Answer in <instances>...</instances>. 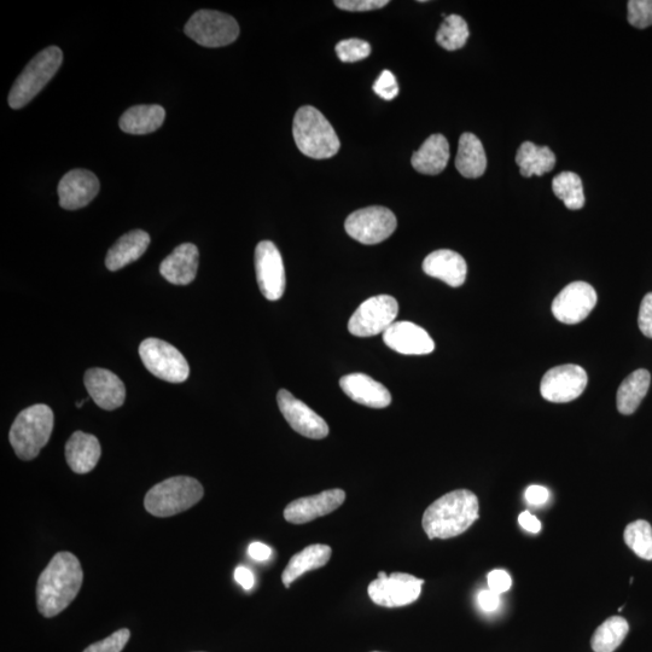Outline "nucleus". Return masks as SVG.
I'll use <instances>...</instances> for the list:
<instances>
[{"label":"nucleus","instance_id":"nucleus-1","mask_svg":"<svg viewBox=\"0 0 652 652\" xmlns=\"http://www.w3.org/2000/svg\"><path fill=\"white\" fill-rule=\"evenodd\" d=\"M83 568L71 552H58L40 574L37 604L40 614L54 617L72 604L83 585Z\"/></svg>","mask_w":652,"mask_h":652},{"label":"nucleus","instance_id":"nucleus-2","mask_svg":"<svg viewBox=\"0 0 652 652\" xmlns=\"http://www.w3.org/2000/svg\"><path fill=\"white\" fill-rule=\"evenodd\" d=\"M479 511L476 494L457 489L435 500L424 511L422 526L430 540L458 537L479 520Z\"/></svg>","mask_w":652,"mask_h":652},{"label":"nucleus","instance_id":"nucleus-3","mask_svg":"<svg viewBox=\"0 0 652 652\" xmlns=\"http://www.w3.org/2000/svg\"><path fill=\"white\" fill-rule=\"evenodd\" d=\"M296 147L314 160H326L339 153L341 143L334 127L318 109L306 106L296 112L293 125Z\"/></svg>","mask_w":652,"mask_h":652},{"label":"nucleus","instance_id":"nucleus-4","mask_svg":"<svg viewBox=\"0 0 652 652\" xmlns=\"http://www.w3.org/2000/svg\"><path fill=\"white\" fill-rule=\"evenodd\" d=\"M54 412L48 405L27 407L16 417L11 426L9 440L17 457L32 461L48 445L54 430Z\"/></svg>","mask_w":652,"mask_h":652},{"label":"nucleus","instance_id":"nucleus-5","mask_svg":"<svg viewBox=\"0 0 652 652\" xmlns=\"http://www.w3.org/2000/svg\"><path fill=\"white\" fill-rule=\"evenodd\" d=\"M201 483L189 476L171 477L150 489L144 505L149 514L171 517L192 508L203 498Z\"/></svg>","mask_w":652,"mask_h":652},{"label":"nucleus","instance_id":"nucleus-6","mask_svg":"<svg viewBox=\"0 0 652 652\" xmlns=\"http://www.w3.org/2000/svg\"><path fill=\"white\" fill-rule=\"evenodd\" d=\"M63 54L57 46L40 51L39 54L27 64L20 77L16 79L9 93V106L21 109L34 97L42 92L44 87L55 77L62 66Z\"/></svg>","mask_w":652,"mask_h":652},{"label":"nucleus","instance_id":"nucleus-7","mask_svg":"<svg viewBox=\"0 0 652 652\" xmlns=\"http://www.w3.org/2000/svg\"><path fill=\"white\" fill-rule=\"evenodd\" d=\"M184 31L186 36L206 48H223L240 36V26L234 17L214 10L197 11Z\"/></svg>","mask_w":652,"mask_h":652},{"label":"nucleus","instance_id":"nucleus-8","mask_svg":"<svg viewBox=\"0 0 652 652\" xmlns=\"http://www.w3.org/2000/svg\"><path fill=\"white\" fill-rule=\"evenodd\" d=\"M139 355L150 374L162 381L183 383L188 380V360L170 343L160 339H147L139 346Z\"/></svg>","mask_w":652,"mask_h":652},{"label":"nucleus","instance_id":"nucleus-9","mask_svg":"<svg viewBox=\"0 0 652 652\" xmlns=\"http://www.w3.org/2000/svg\"><path fill=\"white\" fill-rule=\"evenodd\" d=\"M398 301L390 295H378L363 302L349 319L348 330L354 336L372 337L386 333L395 323Z\"/></svg>","mask_w":652,"mask_h":652},{"label":"nucleus","instance_id":"nucleus-10","mask_svg":"<svg viewBox=\"0 0 652 652\" xmlns=\"http://www.w3.org/2000/svg\"><path fill=\"white\" fill-rule=\"evenodd\" d=\"M397 225V218L390 209L374 206L359 209L349 215L345 229L353 240L372 246L392 236Z\"/></svg>","mask_w":652,"mask_h":652},{"label":"nucleus","instance_id":"nucleus-11","mask_svg":"<svg viewBox=\"0 0 652 652\" xmlns=\"http://www.w3.org/2000/svg\"><path fill=\"white\" fill-rule=\"evenodd\" d=\"M424 580L405 573L387 576L381 572L369 585L371 601L384 608H399L415 603L422 593Z\"/></svg>","mask_w":652,"mask_h":652},{"label":"nucleus","instance_id":"nucleus-12","mask_svg":"<svg viewBox=\"0 0 652 652\" xmlns=\"http://www.w3.org/2000/svg\"><path fill=\"white\" fill-rule=\"evenodd\" d=\"M589 383V376L579 365L556 366L546 372L540 384V393L550 403L564 404L578 399Z\"/></svg>","mask_w":652,"mask_h":652},{"label":"nucleus","instance_id":"nucleus-13","mask_svg":"<svg viewBox=\"0 0 652 652\" xmlns=\"http://www.w3.org/2000/svg\"><path fill=\"white\" fill-rule=\"evenodd\" d=\"M255 271L261 293L267 300L277 301L282 298L287 278L281 253L276 244L263 241L255 249Z\"/></svg>","mask_w":652,"mask_h":652},{"label":"nucleus","instance_id":"nucleus-14","mask_svg":"<svg viewBox=\"0 0 652 652\" xmlns=\"http://www.w3.org/2000/svg\"><path fill=\"white\" fill-rule=\"evenodd\" d=\"M598 296L592 285L574 282L567 285L552 302V313L563 324H579L590 316Z\"/></svg>","mask_w":652,"mask_h":652},{"label":"nucleus","instance_id":"nucleus-15","mask_svg":"<svg viewBox=\"0 0 652 652\" xmlns=\"http://www.w3.org/2000/svg\"><path fill=\"white\" fill-rule=\"evenodd\" d=\"M277 401L283 417L296 433L313 440H322L329 435L328 423L288 390H279Z\"/></svg>","mask_w":652,"mask_h":652},{"label":"nucleus","instance_id":"nucleus-16","mask_svg":"<svg viewBox=\"0 0 652 652\" xmlns=\"http://www.w3.org/2000/svg\"><path fill=\"white\" fill-rule=\"evenodd\" d=\"M346 493L342 489H329L316 496L294 500L284 510V518L293 525H305L331 514L345 503Z\"/></svg>","mask_w":652,"mask_h":652},{"label":"nucleus","instance_id":"nucleus-17","mask_svg":"<svg viewBox=\"0 0 652 652\" xmlns=\"http://www.w3.org/2000/svg\"><path fill=\"white\" fill-rule=\"evenodd\" d=\"M100 189V180L95 173L87 170L68 172L58 184L60 206L67 211H77L95 200Z\"/></svg>","mask_w":652,"mask_h":652},{"label":"nucleus","instance_id":"nucleus-18","mask_svg":"<svg viewBox=\"0 0 652 652\" xmlns=\"http://www.w3.org/2000/svg\"><path fill=\"white\" fill-rule=\"evenodd\" d=\"M85 387L90 397L103 410L113 411L125 403V384L112 371L90 369L84 377Z\"/></svg>","mask_w":652,"mask_h":652},{"label":"nucleus","instance_id":"nucleus-19","mask_svg":"<svg viewBox=\"0 0 652 652\" xmlns=\"http://www.w3.org/2000/svg\"><path fill=\"white\" fill-rule=\"evenodd\" d=\"M383 341L393 351L404 355L434 352L435 343L426 330L411 322H397L383 334Z\"/></svg>","mask_w":652,"mask_h":652},{"label":"nucleus","instance_id":"nucleus-20","mask_svg":"<svg viewBox=\"0 0 652 652\" xmlns=\"http://www.w3.org/2000/svg\"><path fill=\"white\" fill-rule=\"evenodd\" d=\"M340 386L355 403L372 409H384L392 403L389 390L382 383L365 374L343 376Z\"/></svg>","mask_w":652,"mask_h":652},{"label":"nucleus","instance_id":"nucleus-21","mask_svg":"<svg viewBox=\"0 0 652 652\" xmlns=\"http://www.w3.org/2000/svg\"><path fill=\"white\" fill-rule=\"evenodd\" d=\"M423 271L450 287L458 288L467 279L468 266L461 254L450 249H440L427 256L423 263Z\"/></svg>","mask_w":652,"mask_h":652},{"label":"nucleus","instance_id":"nucleus-22","mask_svg":"<svg viewBox=\"0 0 652 652\" xmlns=\"http://www.w3.org/2000/svg\"><path fill=\"white\" fill-rule=\"evenodd\" d=\"M199 258V249L195 244H180L162 261L160 273L166 281L174 285H188L196 278Z\"/></svg>","mask_w":652,"mask_h":652},{"label":"nucleus","instance_id":"nucleus-23","mask_svg":"<svg viewBox=\"0 0 652 652\" xmlns=\"http://www.w3.org/2000/svg\"><path fill=\"white\" fill-rule=\"evenodd\" d=\"M102 448L95 435L75 432L66 444V459L74 473L87 474L96 468Z\"/></svg>","mask_w":652,"mask_h":652},{"label":"nucleus","instance_id":"nucleus-24","mask_svg":"<svg viewBox=\"0 0 652 652\" xmlns=\"http://www.w3.org/2000/svg\"><path fill=\"white\" fill-rule=\"evenodd\" d=\"M150 246V236L143 230H133L119 238L109 249L106 266L109 271H119L141 259Z\"/></svg>","mask_w":652,"mask_h":652},{"label":"nucleus","instance_id":"nucleus-25","mask_svg":"<svg viewBox=\"0 0 652 652\" xmlns=\"http://www.w3.org/2000/svg\"><path fill=\"white\" fill-rule=\"evenodd\" d=\"M450 160V144L442 135L430 136L412 155L411 163L419 173L436 176L445 170Z\"/></svg>","mask_w":652,"mask_h":652},{"label":"nucleus","instance_id":"nucleus-26","mask_svg":"<svg viewBox=\"0 0 652 652\" xmlns=\"http://www.w3.org/2000/svg\"><path fill=\"white\" fill-rule=\"evenodd\" d=\"M330 557L331 547L328 545L316 544L305 547L304 550L291 557L288 566L285 567L282 574L284 586L289 589L290 585L301 575L324 567L330 561Z\"/></svg>","mask_w":652,"mask_h":652},{"label":"nucleus","instance_id":"nucleus-27","mask_svg":"<svg viewBox=\"0 0 652 652\" xmlns=\"http://www.w3.org/2000/svg\"><path fill=\"white\" fill-rule=\"evenodd\" d=\"M456 167L463 177L476 179L483 176L487 168L485 149L473 133H464L459 139Z\"/></svg>","mask_w":652,"mask_h":652},{"label":"nucleus","instance_id":"nucleus-28","mask_svg":"<svg viewBox=\"0 0 652 652\" xmlns=\"http://www.w3.org/2000/svg\"><path fill=\"white\" fill-rule=\"evenodd\" d=\"M166 112L161 106H136L127 109L120 118V128L130 135H149L162 126Z\"/></svg>","mask_w":652,"mask_h":652},{"label":"nucleus","instance_id":"nucleus-29","mask_svg":"<svg viewBox=\"0 0 652 652\" xmlns=\"http://www.w3.org/2000/svg\"><path fill=\"white\" fill-rule=\"evenodd\" d=\"M651 375L648 370L639 369L627 376L616 394V406L622 415L636 412L649 392Z\"/></svg>","mask_w":652,"mask_h":652},{"label":"nucleus","instance_id":"nucleus-30","mask_svg":"<svg viewBox=\"0 0 652 652\" xmlns=\"http://www.w3.org/2000/svg\"><path fill=\"white\" fill-rule=\"evenodd\" d=\"M516 163L523 177H541L555 168L556 155L549 147H539L532 142H525L517 151Z\"/></svg>","mask_w":652,"mask_h":652},{"label":"nucleus","instance_id":"nucleus-31","mask_svg":"<svg viewBox=\"0 0 652 652\" xmlns=\"http://www.w3.org/2000/svg\"><path fill=\"white\" fill-rule=\"evenodd\" d=\"M630 632V625L624 617L611 616L599 626L591 639L595 652H614Z\"/></svg>","mask_w":652,"mask_h":652},{"label":"nucleus","instance_id":"nucleus-32","mask_svg":"<svg viewBox=\"0 0 652 652\" xmlns=\"http://www.w3.org/2000/svg\"><path fill=\"white\" fill-rule=\"evenodd\" d=\"M552 190L570 211H579L585 206L584 185L574 172H562L553 178Z\"/></svg>","mask_w":652,"mask_h":652},{"label":"nucleus","instance_id":"nucleus-33","mask_svg":"<svg viewBox=\"0 0 652 652\" xmlns=\"http://www.w3.org/2000/svg\"><path fill=\"white\" fill-rule=\"evenodd\" d=\"M470 36L468 23L459 15H448L441 23L436 42L447 51L462 49Z\"/></svg>","mask_w":652,"mask_h":652},{"label":"nucleus","instance_id":"nucleus-34","mask_svg":"<svg viewBox=\"0 0 652 652\" xmlns=\"http://www.w3.org/2000/svg\"><path fill=\"white\" fill-rule=\"evenodd\" d=\"M625 543L643 560L652 561V527L648 521L630 523L624 533Z\"/></svg>","mask_w":652,"mask_h":652},{"label":"nucleus","instance_id":"nucleus-35","mask_svg":"<svg viewBox=\"0 0 652 652\" xmlns=\"http://www.w3.org/2000/svg\"><path fill=\"white\" fill-rule=\"evenodd\" d=\"M336 54L340 61L345 63H355L365 60L371 54V46L362 39L342 40L336 45Z\"/></svg>","mask_w":652,"mask_h":652},{"label":"nucleus","instance_id":"nucleus-36","mask_svg":"<svg viewBox=\"0 0 652 652\" xmlns=\"http://www.w3.org/2000/svg\"><path fill=\"white\" fill-rule=\"evenodd\" d=\"M627 7V19L633 27L644 29L652 26V0H631Z\"/></svg>","mask_w":652,"mask_h":652},{"label":"nucleus","instance_id":"nucleus-37","mask_svg":"<svg viewBox=\"0 0 652 652\" xmlns=\"http://www.w3.org/2000/svg\"><path fill=\"white\" fill-rule=\"evenodd\" d=\"M130 637L131 632L127 628H122V630L116 631L112 636L101 640V642L90 645L84 652H121Z\"/></svg>","mask_w":652,"mask_h":652},{"label":"nucleus","instance_id":"nucleus-38","mask_svg":"<svg viewBox=\"0 0 652 652\" xmlns=\"http://www.w3.org/2000/svg\"><path fill=\"white\" fill-rule=\"evenodd\" d=\"M376 95L381 97L384 101H393L399 95V85L395 75L389 71H383L380 77L375 81L372 86Z\"/></svg>","mask_w":652,"mask_h":652},{"label":"nucleus","instance_id":"nucleus-39","mask_svg":"<svg viewBox=\"0 0 652 652\" xmlns=\"http://www.w3.org/2000/svg\"><path fill=\"white\" fill-rule=\"evenodd\" d=\"M388 4V0H336L335 2L337 8L346 11H357V13L382 9Z\"/></svg>","mask_w":652,"mask_h":652},{"label":"nucleus","instance_id":"nucleus-40","mask_svg":"<svg viewBox=\"0 0 652 652\" xmlns=\"http://www.w3.org/2000/svg\"><path fill=\"white\" fill-rule=\"evenodd\" d=\"M488 589L497 595H503L508 592L512 586V579L508 572L503 569H496L488 574L487 578Z\"/></svg>","mask_w":652,"mask_h":652},{"label":"nucleus","instance_id":"nucleus-41","mask_svg":"<svg viewBox=\"0 0 652 652\" xmlns=\"http://www.w3.org/2000/svg\"><path fill=\"white\" fill-rule=\"evenodd\" d=\"M638 325L643 335L652 339V293L646 294L640 304Z\"/></svg>","mask_w":652,"mask_h":652},{"label":"nucleus","instance_id":"nucleus-42","mask_svg":"<svg viewBox=\"0 0 652 652\" xmlns=\"http://www.w3.org/2000/svg\"><path fill=\"white\" fill-rule=\"evenodd\" d=\"M528 504L533 506L544 505L550 498L549 489L543 486H531L527 488L525 494Z\"/></svg>","mask_w":652,"mask_h":652},{"label":"nucleus","instance_id":"nucleus-43","mask_svg":"<svg viewBox=\"0 0 652 652\" xmlns=\"http://www.w3.org/2000/svg\"><path fill=\"white\" fill-rule=\"evenodd\" d=\"M480 608L486 613H493L500 607V596L491 590L481 591L477 597Z\"/></svg>","mask_w":652,"mask_h":652},{"label":"nucleus","instance_id":"nucleus-44","mask_svg":"<svg viewBox=\"0 0 652 652\" xmlns=\"http://www.w3.org/2000/svg\"><path fill=\"white\" fill-rule=\"evenodd\" d=\"M518 523H520V526L529 533L537 534L541 531L540 521L529 511L522 512V514L518 516Z\"/></svg>","mask_w":652,"mask_h":652},{"label":"nucleus","instance_id":"nucleus-45","mask_svg":"<svg viewBox=\"0 0 652 652\" xmlns=\"http://www.w3.org/2000/svg\"><path fill=\"white\" fill-rule=\"evenodd\" d=\"M248 553L249 556L253 558L255 561L259 562H264L269 560V558L272 555V550L270 549L269 546L263 544V543H252L248 547Z\"/></svg>","mask_w":652,"mask_h":652},{"label":"nucleus","instance_id":"nucleus-46","mask_svg":"<svg viewBox=\"0 0 652 652\" xmlns=\"http://www.w3.org/2000/svg\"><path fill=\"white\" fill-rule=\"evenodd\" d=\"M235 580L247 591L252 590L255 585V576L252 570L246 567L241 566L235 570Z\"/></svg>","mask_w":652,"mask_h":652}]
</instances>
